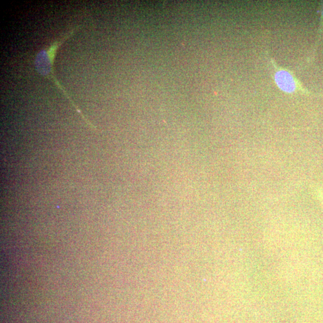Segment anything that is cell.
I'll list each match as a JSON object with an SVG mask.
<instances>
[{
  "label": "cell",
  "instance_id": "obj_2",
  "mask_svg": "<svg viewBox=\"0 0 323 323\" xmlns=\"http://www.w3.org/2000/svg\"><path fill=\"white\" fill-rule=\"evenodd\" d=\"M316 195L318 196L319 200L323 204V188H318L316 189Z\"/></svg>",
  "mask_w": 323,
  "mask_h": 323
},
{
  "label": "cell",
  "instance_id": "obj_1",
  "mask_svg": "<svg viewBox=\"0 0 323 323\" xmlns=\"http://www.w3.org/2000/svg\"><path fill=\"white\" fill-rule=\"evenodd\" d=\"M276 71L274 73V81L279 88L283 92L292 94L298 91L309 93L305 89L300 81L297 79L292 72L283 68L279 67L273 61Z\"/></svg>",
  "mask_w": 323,
  "mask_h": 323
}]
</instances>
